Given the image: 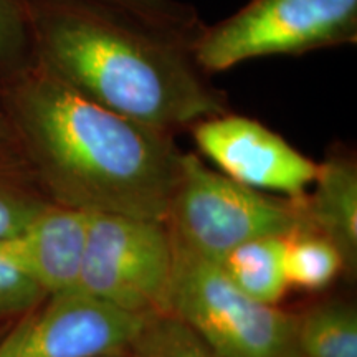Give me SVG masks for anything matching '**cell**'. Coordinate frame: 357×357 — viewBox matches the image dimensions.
<instances>
[{"label":"cell","mask_w":357,"mask_h":357,"mask_svg":"<svg viewBox=\"0 0 357 357\" xmlns=\"http://www.w3.org/2000/svg\"><path fill=\"white\" fill-rule=\"evenodd\" d=\"M35 65L96 105L176 136L231 111L192 40L88 0H24Z\"/></svg>","instance_id":"1"},{"label":"cell","mask_w":357,"mask_h":357,"mask_svg":"<svg viewBox=\"0 0 357 357\" xmlns=\"http://www.w3.org/2000/svg\"><path fill=\"white\" fill-rule=\"evenodd\" d=\"M2 93L56 205L166 220L182 151L174 136L96 105L35 65Z\"/></svg>","instance_id":"2"},{"label":"cell","mask_w":357,"mask_h":357,"mask_svg":"<svg viewBox=\"0 0 357 357\" xmlns=\"http://www.w3.org/2000/svg\"><path fill=\"white\" fill-rule=\"evenodd\" d=\"M300 200L250 189L182 153L164 223L176 242L218 263L248 240L303 229Z\"/></svg>","instance_id":"3"},{"label":"cell","mask_w":357,"mask_h":357,"mask_svg":"<svg viewBox=\"0 0 357 357\" xmlns=\"http://www.w3.org/2000/svg\"><path fill=\"white\" fill-rule=\"evenodd\" d=\"M172 238V236H171ZM167 314L194 331L217 357H294L296 316L265 305L231 283L218 263L172 238Z\"/></svg>","instance_id":"4"},{"label":"cell","mask_w":357,"mask_h":357,"mask_svg":"<svg viewBox=\"0 0 357 357\" xmlns=\"http://www.w3.org/2000/svg\"><path fill=\"white\" fill-rule=\"evenodd\" d=\"M357 43V0H250L215 25H204L192 55L211 77L243 61Z\"/></svg>","instance_id":"5"},{"label":"cell","mask_w":357,"mask_h":357,"mask_svg":"<svg viewBox=\"0 0 357 357\" xmlns=\"http://www.w3.org/2000/svg\"><path fill=\"white\" fill-rule=\"evenodd\" d=\"M174 245L166 223L89 212L75 291L142 316L167 314Z\"/></svg>","instance_id":"6"},{"label":"cell","mask_w":357,"mask_h":357,"mask_svg":"<svg viewBox=\"0 0 357 357\" xmlns=\"http://www.w3.org/2000/svg\"><path fill=\"white\" fill-rule=\"evenodd\" d=\"M195 146L218 172L250 189L300 200L318 174V162L280 134L234 111L195 123Z\"/></svg>","instance_id":"7"},{"label":"cell","mask_w":357,"mask_h":357,"mask_svg":"<svg viewBox=\"0 0 357 357\" xmlns=\"http://www.w3.org/2000/svg\"><path fill=\"white\" fill-rule=\"evenodd\" d=\"M149 318L79 291L55 294L32 318L19 357H121Z\"/></svg>","instance_id":"8"},{"label":"cell","mask_w":357,"mask_h":357,"mask_svg":"<svg viewBox=\"0 0 357 357\" xmlns=\"http://www.w3.org/2000/svg\"><path fill=\"white\" fill-rule=\"evenodd\" d=\"M89 212L50 204L20 234L0 240V255L43 293L75 291L86 247Z\"/></svg>","instance_id":"9"},{"label":"cell","mask_w":357,"mask_h":357,"mask_svg":"<svg viewBox=\"0 0 357 357\" xmlns=\"http://www.w3.org/2000/svg\"><path fill=\"white\" fill-rule=\"evenodd\" d=\"M311 190L300 200L305 229L318 231L354 263L357 255V166L354 155L334 151L318 164Z\"/></svg>","instance_id":"10"},{"label":"cell","mask_w":357,"mask_h":357,"mask_svg":"<svg viewBox=\"0 0 357 357\" xmlns=\"http://www.w3.org/2000/svg\"><path fill=\"white\" fill-rule=\"evenodd\" d=\"M284 236L248 240L218 261L223 273L253 300L276 305L289 288L283 266Z\"/></svg>","instance_id":"11"},{"label":"cell","mask_w":357,"mask_h":357,"mask_svg":"<svg viewBox=\"0 0 357 357\" xmlns=\"http://www.w3.org/2000/svg\"><path fill=\"white\" fill-rule=\"evenodd\" d=\"M294 346L301 357H357L356 310L333 301L296 316Z\"/></svg>","instance_id":"12"},{"label":"cell","mask_w":357,"mask_h":357,"mask_svg":"<svg viewBox=\"0 0 357 357\" xmlns=\"http://www.w3.org/2000/svg\"><path fill=\"white\" fill-rule=\"evenodd\" d=\"M346 258L331 240L310 229L284 236L283 266L288 287L306 291L323 289L337 278Z\"/></svg>","instance_id":"13"},{"label":"cell","mask_w":357,"mask_h":357,"mask_svg":"<svg viewBox=\"0 0 357 357\" xmlns=\"http://www.w3.org/2000/svg\"><path fill=\"white\" fill-rule=\"evenodd\" d=\"M129 357H217L207 344L172 314H155L136 339Z\"/></svg>","instance_id":"14"},{"label":"cell","mask_w":357,"mask_h":357,"mask_svg":"<svg viewBox=\"0 0 357 357\" xmlns=\"http://www.w3.org/2000/svg\"><path fill=\"white\" fill-rule=\"evenodd\" d=\"M33 66L32 32L24 0H0V73L10 82Z\"/></svg>","instance_id":"15"},{"label":"cell","mask_w":357,"mask_h":357,"mask_svg":"<svg viewBox=\"0 0 357 357\" xmlns=\"http://www.w3.org/2000/svg\"><path fill=\"white\" fill-rule=\"evenodd\" d=\"M101 6L116 8L136 17L146 24L177 33L194 42L202 32L204 22L189 3L178 0H88Z\"/></svg>","instance_id":"16"},{"label":"cell","mask_w":357,"mask_h":357,"mask_svg":"<svg viewBox=\"0 0 357 357\" xmlns=\"http://www.w3.org/2000/svg\"><path fill=\"white\" fill-rule=\"evenodd\" d=\"M43 296V289L32 278L0 255V314L24 312Z\"/></svg>","instance_id":"17"},{"label":"cell","mask_w":357,"mask_h":357,"mask_svg":"<svg viewBox=\"0 0 357 357\" xmlns=\"http://www.w3.org/2000/svg\"><path fill=\"white\" fill-rule=\"evenodd\" d=\"M48 205L24 190L0 184V240L20 234Z\"/></svg>","instance_id":"18"},{"label":"cell","mask_w":357,"mask_h":357,"mask_svg":"<svg viewBox=\"0 0 357 357\" xmlns=\"http://www.w3.org/2000/svg\"><path fill=\"white\" fill-rule=\"evenodd\" d=\"M33 316L22 319L15 328L12 329L10 334L0 342V357H19L22 351V344H24L26 333H29L30 323H32Z\"/></svg>","instance_id":"19"},{"label":"cell","mask_w":357,"mask_h":357,"mask_svg":"<svg viewBox=\"0 0 357 357\" xmlns=\"http://www.w3.org/2000/svg\"><path fill=\"white\" fill-rule=\"evenodd\" d=\"M13 136L15 134H13V128L10 118H8L6 102H3V96L0 95V142H8Z\"/></svg>","instance_id":"20"},{"label":"cell","mask_w":357,"mask_h":357,"mask_svg":"<svg viewBox=\"0 0 357 357\" xmlns=\"http://www.w3.org/2000/svg\"><path fill=\"white\" fill-rule=\"evenodd\" d=\"M294 357H301V356H300V354H296V356H294Z\"/></svg>","instance_id":"21"}]
</instances>
